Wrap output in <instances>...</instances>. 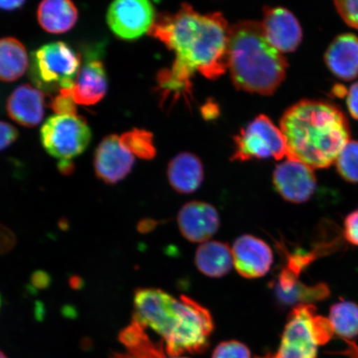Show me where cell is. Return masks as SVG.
<instances>
[{
    "instance_id": "obj_1",
    "label": "cell",
    "mask_w": 358,
    "mask_h": 358,
    "mask_svg": "<svg viewBox=\"0 0 358 358\" xmlns=\"http://www.w3.org/2000/svg\"><path fill=\"white\" fill-rule=\"evenodd\" d=\"M229 30L221 13L201 15L187 3L155 20L149 34L176 55L172 66L160 71L157 79L164 99L191 95L195 73L213 80L226 73Z\"/></svg>"
},
{
    "instance_id": "obj_2",
    "label": "cell",
    "mask_w": 358,
    "mask_h": 358,
    "mask_svg": "<svg viewBox=\"0 0 358 358\" xmlns=\"http://www.w3.org/2000/svg\"><path fill=\"white\" fill-rule=\"evenodd\" d=\"M133 320L158 334L171 357L207 350L214 324L211 313L194 299H178L158 289H138L134 296Z\"/></svg>"
},
{
    "instance_id": "obj_3",
    "label": "cell",
    "mask_w": 358,
    "mask_h": 358,
    "mask_svg": "<svg viewBox=\"0 0 358 358\" xmlns=\"http://www.w3.org/2000/svg\"><path fill=\"white\" fill-rule=\"evenodd\" d=\"M280 129L287 142L286 159L298 160L313 169L329 167L350 141L345 115L326 101L297 102L282 116Z\"/></svg>"
},
{
    "instance_id": "obj_4",
    "label": "cell",
    "mask_w": 358,
    "mask_h": 358,
    "mask_svg": "<svg viewBox=\"0 0 358 358\" xmlns=\"http://www.w3.org/2000/svg\"><path fill=\"white\" fill-rule=\"evenodd\" d=\"M227 62L234 86L259 95H272L285 78L288 62L268 42L262 24L243 20L230 27Z\"/></svg>"
},
{
    "instance_id": "obj_5",
    "label": "cell",
    "mask_w": 358,
    "mask_h": 358,
    "mask_svg": "<svg viewBox=\"0 0 358 358\" xmlns=\"http://www.w3.org/2000/svg\"><path fill=\"white\" fill-rule=\"evenodd\" d=\"M312 304H298L285 324L278 350L266 358H317V348L332 338L334 330L329 319L316 315Z\"/></svg>"
},
{
    "instance_id": "obj_6",
    "label": "cell",
    "mask_w": 358,
    "mask_h": 358,
    "mask_svg": "<svg viewBox=\"0 0 358 358\" xmlns=\"http://www.w3.org/2000/svg\"><path fill=\"white\" fill-rule=\"evenodd\" d=\"M80 64L79 57L66 43H48L33 52L31 78L43 91L60 93L74 86Z\"/></svg>"
},
{
    "instance_id": "obj_7",
    "label": "cell",
    "mask_w": 358,
    "mask_h": 358,
    "mask_svg": "<svg viewBox=\"0 0 358 358\" xmlns=\"http://www.w3.org/2000/svg\"><path fill=\"white\" fill-rule=\"evenodd\" d=\"M92 138L84 118L78 115H57L47 120L41 129V141L48 153L62 161L83 154Z\"/></svg>"
},
{
    "instance_id": "obj_8",
    "label": "cell",
    "mask_w": 358,
    "mask_h": 358,
    "mask_svg": "<svg viewBox=\"0 0 358 358\" xmlns=\"http://www.w3.org/2000/svg\"><path fill=\"white\" fill-rule=\"evenodd\" d=\"M286 138L281 129L276 127L265 115L257 116L235 138V152L232 160L246 161L252 159L287 157Z\"/></svg>"
},
{
    "instance_id": "obj_9",
    "label": "cell",
    "mask_w": 358,
    "mask_h": 358,
    "mask_svg": "<svg viewBox=\"0 0 358 358\" xmlns=\"http://www.w3.org/2000/svg\"><path fill=\"white\" fill-rule=\"evenodd\" d=\"M155 20V7L147 0H118L107 11V24L112 32L124 40L149 33Z\"/></svg>"
},
{
    "instance_id": "obj_10",
    "label": "cell",
    "mask_w": 358,
    "mask_h": 358,
    "mask_svg": "<svg viewBox=\"0 0 358 358\" xmlns=\"http://www.w3.org/2000/svg\"><path fill=\"white\" fill-rule=\"evenodd\" d=\"M273 183L282 198L294 203H306L315 194L317 186L313 169L289 159L277 165Z\"/></svg>"
},
{
    "instance_id": "obj_11",
    "label": "cell",
    "mask_w": 358,
    "mask_h": 358,
    "mask_svg": "<svg viewBox=\"0 0 358 358\" xmlns=\"http://www.w3.org/2000/svg\"><path fill=\"white\" fill-rule=\"evenodd\" d=\"M231 252L236 271L246 279H257L266 275L274 262L270 246L252 235H243L237 238Z\"/></svg>"
},
{
    "instance_id": "obj_12",
    "label": "cell",
    "mask_w": 358,
    "mask_h": 358,
    "mask_svg": "<svg viewBox=\"0 0 358 358\" xmlns=\"http://www.w3.org/2000/svg\"><path fill=\"white\" fill-rule=\"evenodd\" d=\"M261 24L268 42L281 53L296 50L302 41L301 24L293 13L285 8H264Z\"/></svg>"
},
{
    "instance_id": "obj_13",
    "label": "cell",
    "mask_w": 358,
    "mask_h": 358,
    "mask_svg": "<svg viewBox=\"0 0 358 358\" xmlns=\"http://www.w3.org/2000/svg\"><path fill=\"white\" fill-rule=\"evenodd\" d=\"M134 156L129 153L115 134L103 138L96 151L94 169L98 178L108 185L122 181L131 173Z\"/></svg>"
},
{
    "instance_id": "obj_14",
    "label": "cell",
    "mask_w": 358,
    "mask_h": 358,
    "mask_svg": "<svg viewBox=\"0 0 358 358\" xmlns=\"http://www.w3.org/2000/svg\"><path fill=\"white\" fill-rule=\"evenodd\" d=\"M179 230L192 243H207L217 234L220 217L211 204L194 201L186 203L178 215Z\"/></svg>"
},
{
    "instance_id": "obj_15",
    "label": "cell",
    "mask_w": 358,
    "mask_h": 358,
    "mask_svg": "<svg viewBox=\"0 0 358 358\" xmlns=\"http://www.w3.org/2000/svg\"><path fill=\"white\" fill-rule=\"evenodd\" d=\"M45 97L39 90L22 85L8 97L7 111L10 117L25 127H37L44 115Z\"/></svg>"
},
{
    "instance_id": "obj_16",
    "label": "cell",
    "mask_w": 358,
    "mask_h": 358,
    "mask_svg": "<svg viewBox=\"0 0 358 358\" xmlns=\"http://www.w3.org/2000/svg\"><path fill=\"white\" fill-rule=\"evenodd\" d=\"M325 64L336 77L351 80L358 77V37L352 34L338 35L325 52Z\"/></svg>"
},
{
    "instance_id": "obj_17",
    "label": "cell",
    "mask_w": 358,
    "mask_h": 358,
    "mask_svg": "<svg viewBox=\"0 0 358 358\" xmlns=\"http://www.w3.org/2000/svg\"><path fill=\"white\" fill-rule=\"evenodd\" d=\"M106 91L104 66L100 61H91L80 69L74 86L62 92L69 93L76 104L92 106L105 96Z\"/></svg>"
},
{
    "instance_id": "obj_18",
    "label": "cell",
    "mask_w": 358,
    "mask_h": 358,
    "mask_svg": "<svg viewBox=\"0 0 358 358\" xmlns=\"http://www.w3.org/2000/svg\"><path fill=\"white\" fill-rule=\"evenodd\" d=\"M167 174L174 190L179 194H192L198 190L203 180V164L195 155L185 152L170 161Z\"/></svg>"
},
{
    "instance_id": "obj_19",
    "label": "cell",
    "mask_w": 358,
    "mask_h": 358,
    "mask_svg": "<svg viewBox=\"0 0 358 358\" xmlns=\"http://www.w3.org/2000/svg\"><path fill=\"white\" fill-rule=\"evenodd\" d=\"M199 271L211 278H221L234 266V257L228 245L217 241L201 243L195 255Z\"/></svg>"
},
{
    "instance_id": "obj_20",
    "label": "cell",
    "mask_w": 358,
    "mask_h": 358,
    "mask_svg": "<svg viewBox=\"0 0 358 358\" xmlns=\"http://www.w3.org/2000/svg\"><path fill=\"white\" fill-rule=\"evenodd\" d=\"M78 11L69 0H47L39 4L38 20L42 28L50 34H64L75 25Z\"/></svg>"
},
{
    "instance_id": "obj_21",
    "label": "cell",
    "mask_w": 358,
    "mask_h": 358,
    "mask_svg": "<svg viewBox=\"0 0 358 358\" xmlns=\"http://www.w3.org/2000/svg\"><path fill=\"white\" fill-rule=\"evenodd\" d=\"M119 340L134 358H189L169 356L164 342L152 341L145 327L134 320L120 333Z\"/></svg>"
},
{
    "instance_id": "obj_22",
    "label": "cell",
    "mask_w": 358,
    "mask_h": 358,
    "mask_svg": "<svg viewBox=\"0 0 358 358\" xmlns=\"http://www.w3.org/2000/svg\"><path fill=\"white\" fill-rule=\"evenodd\" d=\"M28 66V53L19 40L0 39V80L13 82L25 73Z\"/></svg>"
},
{
    "instance_id": "obj_23",
    "label": "cell",
    "mask_w": 358,
    "mask_h": 358,
    "mask_svg": "<svg viewBox=\"0 0 358 358\" xmlns=\"http://www.w3.org/2000/svg\"><path fill=\"white\" fill-rule=\"evenodd\" d=\"M334 334L340 337L352 339L358 337V306L357 303L342 301L330 308L329 319Z\"/></svg>"
},
{
    "instance_id": "obj_24",
    "label": "cell",
    "mask_w": 358,
    "mask_h": 358,
    "mask_svg": "<svg viewBox=\"0 0 358 358\" xmlns=\"http://www.w3.org/2000/svg\"><path fill=\"white\" fill-rule=\"evenodd\" d=\"M120 143L129 153L142 159H152L156 155L153 134L144 129H134L120 137Z\"/></svg>"
},
{
    "instance_id": "obj_25",
    "label": "cell",
    "mask_w": 358,
    "mask_h": 358,
    "mask_svg": "<svg viewBox=\"0 0 358 358\" xmlns=\"http://www.w3.org/2000/svg\"><path fill=\"white\" fill-rule=\"evenodd\" d=\"M330 290L325 284L308 286L298 282L287 293H276L281 302L286 304L310 303L323 301L329 296Z\"/></svg>"
},
{
    "instance_id": "obj_26",
    "label": "cell",
    "mask_w": 358,
    "mask_h": 358,
    "mask_svg": "<svg viewBox=\"0 0 358 358\" xmlns=\"http://www.w3.org/2000/svg\"><path fill=\"white\" fill-rule=\"evenodd\" d=\"M338 171L346 181L358 182V141H350L335 161Z\"/></svg>"
},
{
    "instance_id": "obj_27",
    "label": "cell",
    "mask_w": 358,
    "mask_h": 358,
    "mask_svg": "<svg viewBox=\"0 0 358 358\" xmlns=\"http://www.w3.org/2000/svg\"><path fill=\"white\" fill-rule=\"evenodd\" d=\"M212 358H252V355L244 343L230 340L218 344Z\"/></svg>"
},
{
    "instance_id": "obj_28",
    "label": "cell",
    "mask_w": 358,
    "mask_h": 358,
    "mask_svg": "<svg viewBox=\"0 0 358 358\" xmlns=\"http://www.w3.org/2000/svg\"><path fill=\"white\" fill-rule=\"evenodd\" d=\"M334 4L343 21L358 30V0H338Z\"/></svg>"
},
{
    "instance_id": "obj_29",
    "label": "cell",
    "mask_w": 358,
    "mask_h": 358,
    "mask_svg": "<svg viewBox=\"0 0 358 358\" xmlns=\"http://www.w3.org/2000/svg\"><path fill=\"white\" fill-rule=\"evenodd\" d=\"M52 107L57 115H77V107L73 98L65 92H61L52 100Z\"/></svg>"
},
{
    "instance_id": "obj_30",
    "label": "cell",
    "mask_w": 358,
    "mask_h": 358,
    "mask_svg": "<svg viewBox=\"0 0 358 358\" xmlns=\"http://www.w3.org/2000/svg\"><path fill=\"white\" fill-rule=\"evenodd\" d=\"M344 236L349 243L358 246V208L344 221Z\"/></svg>"
},
{
    "instance_id": "obj_31",
    "label": "cell",
    "mask_w": 358,
    "mask_h": 358,
    "mask_svg": "<svg viewBox=\"0 0 358 358\" xmlns=\"http://www.w3.org/2000/svg\"><path fill=\"white\" fill-rule=\"evenodd\" d=\"M16 237L10 228L0 224V256L10 252L15 248Z\"/></svg>"
},
{
    "instance_id": "obj_32",
    "label": "cell",
    "mask_w": 358,
    "mask_h": 358,
    "mask_svg": "<svg viewBox=\"0 0 358 358\" xmlns=\"http://www.w3.org/2000/svg\"><path fill=\"white\" fill-rule=\"evenodd\" d=\"M17 137L15 127L6 122H0V151L13 144Z\"/></svg>"
},
{
    "instance_id": "obj_33",
    "label": "cell",
    "mask_w": 358,
    "mask_h": 358,
    "mask_svg": "<svg viewBox=\"0 0 358 358\" xmlns=\"http://www.w3.org/2000/svg\"><path fill=\"white\" fill-rule=\"evenodd\" d=\"M51 284V276L46 271H37L31 275L30 287L32 291L46 289Z\"/></svg>"
},
{
    "instance_id": "obj_34",
    "label": "cell",
    "mask_w": 358,
    "mask_h": 358,
    "mask_svg": "<svg viewBox=\"0 0 358 358\" xmlns=\"http://www.w3.org/2000/svg\"><path fill=\"white\" fill-rule=\"evenodd\" d=\"M348 108L352 117L358 120V82L352 84L348 92Z\"/></svg>"
},
{
    "instance_id": "obj_35",
    "label": "cell",
    "mask_w": 358,
    "mask_h": 358,
    "mask_svg": "<svg viewBox=\"0 0 358 358\" xmlns=\"http://www.w3.org/2000/svg\"><path fill=\"white\" fill-rule=\"evenodd\" d=\"M25 3L24 1H0V8L6 11H13L20 8Z\"/></svg>"
},
{
    "instance_id": "obj_36",
    "label": "cell",
    "mask_w": 358,
    "mask_h": 358,
    "mask_svg": "<svg viewBox=\"0 0 358 358\" xmlns=\"http://www.w3.org/2000/svg\"><path fill=\"white\" fill-rule=\"evenodd\" d=\"M69 285L75 290L82 289L84 286V281L78 275L71 276L69 280Z\"/></svg>"
},
{
    "instance_id": "obj_37",
    "label": "cell",
    "mask_w": 358,
    "mask_h": 358,
    "mask_svg": "<svg viewBox=\"0 0 358 358\" xmlns=\"http://www.w3.org/2000/svg\"><path fill=\"white\" fill-rule=\"evenodd\" d=\"M59 170L62 173L69 176V174L73 172V164L70 162V160L61 161Z\"/></svg>"
},
{
    "instance_id": "obj_38",
    "label": "cell",
    "mask_w": 358,
    "mask_h": 358,
    "mask_svg": "<svg viewBox=\"0 0 358 358\" xmlns=\"http://www.w3.org/2000/svg\"><path fill=\"white\" fill-rule=\"evenodd\" d=\"M154 226L155 224L153 221L144 220L141 221L140 224H138V229L142 232V234H145V232H148L153 229Z\"/></svg>"
},
{
    "instance_id": "obj_39",
    "label": "cell",
    "mask_w": 358,
    "mask_h": 358,
    "mask_svg": "<svg viewBox=\"0 0 358 358\" xmlns=\"http://www.w3.org/2000/svg\"><path fill=\"white\" fill-rule=\"evenodd\" d=\"M110 358H134L131 355H129V353H118V352H113L112 353Z\"/></svg>"
},
{
    "instance_id": "obj_40",
    "label": "cell",
    "mask_w": 358,
    "mask_h": 358,
    "mask_svg": "<svg viewBox=\"0 0 358 358\" xmlns=\"http://www.w3.org/2000/svg\"><path fill=\"white\" fill-rule=\"evenodd\" d=\"M59 227L62 230H66L69 228V222H67L66 219H61L59 221Z\"/></svg>"
},
{
    "instance_id": "obj_41",
    "label": "cell",
    "mask_w": 358,
    "mask_h": 358,
    "mask_svg": "<svg viewBox=\"0 0 358 358\" xmlns=\"http://www.w3.org/2000/svg\"><path fill=\"white\" fill-rule=\"evenodd\" d=\"M0 358H8V357L6 355H4V353L1 350H0Z\"/></svg>"
},
{
    "instance_id": "obj_42",
    "label": "cell",
    "mask_w": 358,
    "mask_h": 358,
    "mask_svg": "<svg viewBox=\"0 0 358 358\" xmlns=\"http://www.w3.org/2000/svg\"><path fill=\"white\" fill-rule=\"evenodd\" d=\"M1 304H2V299H1V295H0V308H1Z\"/></svg>"
},
{
    "instance_id": "obj_43",
    "label": "cell",
    "mask_w": 358,
    "mask_h": 358,
    "mask_svg": "<svg viewBox=\"0 0 358 358\" xmlns=\"http://www.w3.org/2000/svg\"><path fill=\"white\" fill-rule=\"evenodd\" d=\"M256 358H266L265 357H256Z\"/></svg>"
}]
</instances>
